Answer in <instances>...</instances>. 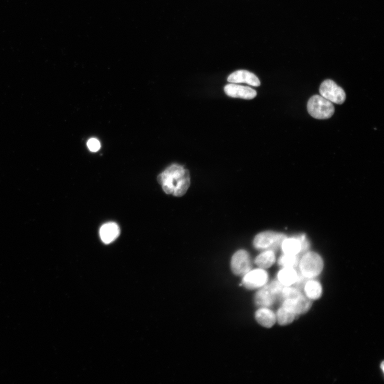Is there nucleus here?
<instances>
[{"label":"nucleus","instance_id":"nucleus-18","mask_svg":"<svg viewBox=\"0 0 384 384\" xmlns=\"http://www.w3.org/2000/svg\"><path fill=\"white\" fill-rule=\"evenodd\" d=\"M296 315L285 307H280L276 314V321L280 325L286 326L293 323Z\"/></svg>","mask_w":384,"mask_h":384},{"label":"nucleus","instance_id":"nucleus-16","mask_svg":"<svg viewBox=\"0 0 384 384\" xmlns=\"http://www.w3.org/2000/svg\"><path fill=\"white\" fill-rule=\"evenodd\" d=\"M303 289L306 296L310 300L320 298L323 293L321 285L314 278L308 279Z\"/></svg>","mask_w":384,"mask_h":384},{"label":"nucleus","instance_id":"nucleus-14","mask_svg":"<svg viewBox=\"0 0 384 384\" xmlns=\"http://www.w3.org/2000/svg\"><path fill=\"white\" fill-rule=\"evenodd\" d=\"M120 230L115 223L110 222L103 225L100 229V236L102 241L106 244H110L119 236Z\"/></svg>","mask_w":384,"mask_h":384},{"label":"nucleus","instance_id":"nucleus-7","mask_svg":"<svg viewBox=\"0 0 384 384\" xmlns=\"http://www.w3.org/2000/svg\"><path fill=\"white\" fill-rule=\"evenodd\" d=\"M233 273L237 276H243L252 270V263L250 255L244 250L236 252L231 263Z\"/></svg>","mask_w":384,"mask_h":384},{"label":"nucleus","instance_id":"nucleus-2","mask_svg":"<svg viewBox=\"0 0 384 384\" xmlns=\"http://www.w3.org/2000/svg\"><path fill=\"white\" fill-rule=\"evenodd\" d=\"M323 258L317 253L307 252L300 257L298 267L300 274L310 279L318 276L324 268Z\"/></svg>","mask_w":384,"mask_h":384},{"label":"nucleus","instance_id":"nucleus-17","mask_svg":"<svg viewBox=\"0 0 384 384\" xmlns=\"http://www.w3.org/2000/svg\"><path fill=\"white\" fill-rule=\"evenodd\" d=\"M276 256L273 251H265L255 259V263L259 268L266 269L271 267L275 262Z\"/></svg>","mask_w":384,"mask_h":384},{"label":"nucleus","instance_id":"nucleus-5","mask_svg":"<svg viewBox=\"0 0 384 384\" xmlns=\"http://www.w3.org/2000/svg\"><path fill=\"white\" fill-rule=\"evenodd\" d=\"M281 247L285 254L300 256L308 252L310 244L305 234H299L292 237H286Z\"/></svg>","mask_w":384,"mask_h":384},{"label":"nucleus","instance_id":"nucleus-10","mask_svg":"<svg viewBox=\"0 0 384 384\" xmlns=\"http://www.w3.org/2000/svg\"><path fill=\"white\" fill-rule=\"evenodd\" d=\"M224 91L227 96L233 98L252 99L257 96V92L254 89L235 84L226 85Z\"/></svg>","mask_w":384,"mask_h":384},{"label":"nucleus","instance_id":"nucleus-6","mask_svg":"<svg viewBox=\"0 0 384 384\" xmlns=\"http://www.w3.org/2000/svg\"><path fill=\"white\" fill-rule=\"evenodd\" d=\"M319 91L322 97L337 104H342L346 100V93L343 89L331 80H326L322 83Z\"/></svg>","mask_w":384,"mask_h":384},{"label":"nucleus","instance_id":"nucleus-22","mask_svg":"<svg viewBox=\"0 0 384 384\" xmlns=\"http://www.w3.org/2000/svg\"><path fill=\"white\" fill-rule=\"evenodd\" d=\"M87 146L91 152H97L100 148L99 142L96 138H91L87 143Z\"/></svg>","mask_w":384,"mask_h":384},{"label":"nucleus","instance_id":"nucleus-11","mask_svg":"<svg viewBox=\"0 0 384 384\" xmlns=\"http://www.w3.org/2000/svg\"><path fill=\"white\" fill-rule=\"evenodd\" d=\"M227 81L233 84H245L254 87L261 85L260 80L253 73L246 70H238L233 73L228 77Z\"/></svg>","mask_w":384,"mask_h":384},{"label":"nucleus","instance_id":"nucleus-9","mask_svg":"<svg viewBox=\"0 0 384 384\" xmlns=\"http://www.w3.org/2000/svg\"><path fill=\"white\" fill-rule=\"evenodd\" d=\"M282 306L297 316L308 312L312 306V302L310 299L302 295L296 298L284 300Z\"/></svg>","mask_w":384,"mask_h":384},{"label":"nucleus","instance_id":"nucleus-13","mask_svg":"<svg viewBox=\"0 0 384 384\" xmlns=\"http://www.w3.org/2000/svg\"><path fill=\"white\" fill-rule=\"evenodd\" d=\"M255 318L259 325L267 328L272 327L276 321V314L268 307L259 308L256 312Z\"/></svg>","mask_w":384,"mask_h":384},{"label":"nucleus","instance_id":"nucleus-15","mask_svg":"<svg viewBox=\"0 0 384 384\" xmlns=\"http://www.w3.org/2000/svg\"><path fill=\"white\" fill-rule=\"evenodd\" d=\"M295 268H283L277 274V280L285 287L294 285L298 276Z\"/></svg>","mask_w":384,"mask_h":384},{"label":"nucleus","instance_id":"nucleus-20","mask_svg":"<svg viewBox=\"0 0 384 384\" xmlns=\"http://www.w3.org/2000/svg\"><path fill=\"white\" fill-rule=\"evenodd\" d=\"M303 294L301 293L300 290L296 287L291 286L284 287L280 298L285 299H294L297 298Z\"/></svg>","mask_w":384,"mask_h":384},{"label":"nucleus","instance_id":"nucleus-19","mask_svg":"<svg viewBox=\"0 0 384 384\" xmlns=\"http://www.w3.org/2000/svg\"><path fill=\"white\" fill-rule=\"evenodd\" d=\"M300 257L299 255H291L284 254L278 260V264L283 268L296 269L298 267Z\"/></svg>","mask_w":384,"mask_h":384},{"label":"nucleus","instance_id":"nucleus-21","mask_svg":"<svg viewBox=\"0 0 384 384\" xmlns=\"http://www.w3.org/2000/svg\"><path fill=\"white\" fill-rule=\"evenodd\" d=\"M267 287L277 299V298H280V297H281L283 290L285 286L280 283L277 280L272 282L269 285H267Z\"/></svg>","mask_w":384,"mask_h":384},{"label":"nucleus","instance_id":"nucleus-4","mask_svg":"<svg viewBox=\"0 0 384 384\" xmlns=\"http://www.w3.org/2000/svg\"><path fill=\"white\" fill-rule=\"evenodd\" d=\"M286 234L272 231L258 234L254 238V246L259 251H276L285 238Z\"/></svg>","mask_w":384,"mask_h":384},{"label":"nucleus","instance_id":"nucleus-8","mask_svg":"<svg viewBox=\"0 0 384 384\" xmlns=\"http://www.w3.org/2000/svg\"><path fill=\"white\" fill-rule=\"evenodd\" d=\"M268 274L264 269L261 268L251 270L243 276L242 285L247 289H260L267 285Z\"/></svg>","mask_w":384,"mask_h":384},{"label":"nucleus","instance_id":"nucleus-3","mask_svg":"<svg viewBox=\"0 0 384 384\" xmlns=\"http://www.w3.org/2000/svg\"><path fill=\"white\" fill-rule=\"evenodd\" d=\"M307 110L310 116L321 120L330 118L335 113L333 102L321 95H315L309 99Z\"/></svg>","mask_w":384,"mask_h":384},{"label":"nucleus","instance_id":"nucleus-1","mask_svg":"<svg viewBox=\"0 0 384 384\" xmlns=\"http://www.w3.org/2000/svg\"><path fill=\"white\" fill-rule=\"evenodd\" d=\"M158 181L165 193L182 196L190 186V174L183 166L173 164L159 174Z\"/></svg>","mask_w":384,"mask_h":384},{"label":"nucleus","instance_id":"nucleus-12","mask_svg":"<svg viewBox=\"0 0 384 384\" xmlns=\"http://www.w3.org/2000/svg\"><path fill=\"white\" fill-rule=\"evenodd\" d=\"M276 300V297L271 293L266 285L256 293L255 303L259 307H269L273 305Z\"/></svg>","mask_w":384,"mask_h":384},{"label":"nucleus","instance_id":"nucleus-23","mask_svg":"<svg viewBox=\"0 0 384 384\" xmlns=\"http://www.w3.org/2000/svg\"><path fill=\"white\" fill-rule=\"evenodd\" d=\"M308 278L305 277L303 275H302L301 274H298V277L296 280V281L294 285L295 286V287L299 289V290H302L307 282V280Z\"/></svg>","mask_w":384,"mask_h":384}]
</instances>
